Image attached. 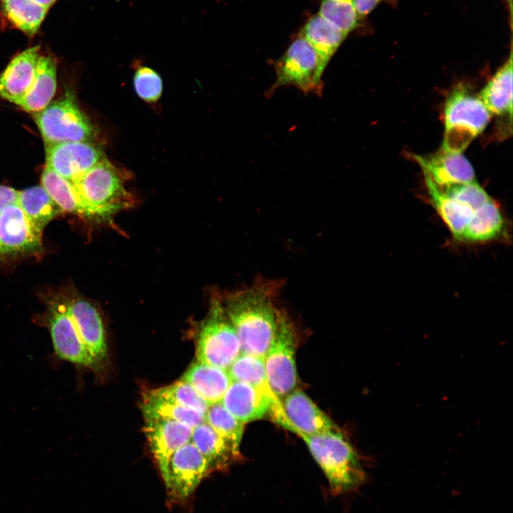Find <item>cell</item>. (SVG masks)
<instances>
[{
    "label": "cell",
    "mask_w": 513,
    "mask_h": 513,
    "mask_svg": "<svg viewBox=\"0 0 513 513\" xmlns=\"http://www.w3.org/2000/svg\"><path fill=\"white\" fill-rule=\"evenodd\" d=\"M281 286L279 280L261 279L222 295L241 353L265 356L280 325L289 316L277 304Z\"/></svg>",
    "instance_id": "6da1fadb"
},
{
    "label": "cell",
    "mask_w": 513,
    "mask_h": 513,
    "mask_svg": "<svg viewBox=\"0 0 513 513\" xmlns=\"http://www.w3.org/2000/svg\"><path fill=\"white\" fill-rule=\"evenodd\" d=\"M299 436L325 474L333 494L353 490L364 481L365 472L358 456L341 430Z\"/></svg>",
    "instance_id": "7a4b0ae2"
},
{
    "label": "cell",
    "mask_w": 513,
    "mask_h": 513,
    "mask_svg": "<svg viewBox=\"0 0 513 513\" xmlns=\"http://www.w3.org/2000/svg\"><path fill=\"white\" fill-rule=\"evenodd\" d=\"M129 178L130 173L116 167L105 156L73 183L98 220H107L135 202L125 187Z\"/></svg>",
    "instance_id": "3957f363"
},
{
    "label": "cell",
    "mask_w": 513,
    "mask_h": 513,
    "mask_svg": "<svg viewBox=\"0 0 513 513\" xmlns=\"http://www.w3.org/2000/svg\"><path fill=\"white\" fill-rule=\"evenodd\" d=\"M492 115L478 95L463 86H457L445 104V133L441 149L462 153L485 129Z\"/></svg>",
    "instance_id": "277c9868"
},
{
    "label": "cell",
    "mask_w": 513,
    "mask_h": 513,
    "mask_svg": "<svg viewBox=\"0 0 513 513\" xmlns=\"http://www.w3.org/2000/svg\"><path fill=\"white\" fill-rule=\"evenodd\" d=\"M43 301L46 310L36 321L48 330L56 357L76 366L98 370L100 364L81 338L63 292L44 296Z\"/></svg>",
    "instance_id": "5b68a950"
},
{
    "label": "cell",
    "mask_w": 513,
    "mask_h": 513,
    "mask_svg": "<svg viewBox=\"0 0 513 513\" xmlns=\"http://www.w3.org/2000/svg\"><path fill=\"white\" fill-rule=\"evenodd\" d=\"M241 354L235 330L224 309L222 295L211 296L209 312L200 326L197 361L227 370Z\"/></svg>",
    "instance_id": "8992f818"
},
{
    "label": "cell",
    "mask_w": 513,
    "mask_h": 513,
    "mask_svg": "<svg viewBox=\"0 0 513 513\" xmlns=\"http://www.w3.org/2000/svg\"><path fill=\"white\" fill-rule=\"evenodd\" d=\"M45 145L70 141L97 142L98 130L71 92L33 113Z\"/></svg>",
    "instance_id": "52a82bcc"
},
{
    "label": "cell",
    "mask_w": 513,
    "mask_h": 513,
    "mask_svg": "<svg viewBox=\"0 0 513 513\" xmlns=\"http://www.w3.org/2000/svg\"><path fill=\"white\" fill-rule=\"evenodd\" d=\"M276 81L269 90L294 86L305 93L322 90L321 76L317 56L309 43L299 35L285 52L274 62Z\"/></svg>",
    "instance_id": "ba28073f"
},
{
    "label": "cell",
    "mask_w": 513,
    "mask_h": 513,
    "mask_svg": "<svg viewBox=\"0 0 513 513\" xmlns=\"http://www.w3.org/2000/svg\"><path fill=\"white\" fill-rule=\"evenodd\" d=\"M296 329L290 317L280 325L265 356L264 364L269 383L280 398L295 390Z\"/></svg>",
    "instance_id": "9c48e42d"
},
{
    "label": "cell",
    "mask_w": 513,
    "mask_h": 513,
    "mask_svg": "<svg viewBox=\"0 0 513 513\" xmlns=\"http://www.w3.org/2000/svg\"><path fill=\"white\" fill-rule=\"evenodd\" d=\"M212 472L208 462L191 440L182 446L170 460L168 478L165 484L171 501H187Z\"/></svg>",
    "instance_id": "30bf717a"
},
{
    "label": "cell",
    "mask_w": 513,
    "mask_h": 513,
    "mask_svg": "<svg viewBox=\"0 0 513 513\" xmlns=\"http://www.w3.org/2000/svg\"><path fill=\"white\" fill-rule=\"evenodd\" d=\"M42 232L16 203L6 206L0 212V257L39 254Z\"/></svg>",
    "instance_id": "8fae6325"
},
{
    "label": "cell",
    "mask_w": 513,
    "mask_h": 513,
    "mask_svg": "<svg viewBox=\"0 0 513 513\" xmlns=\"http://www.w3.org/2000/svg\"><path fill=\"white\" fill-rule=\"evenodd\" d=\"M45 150L46 166L72 182L105 157L97 142L46 144Z\"/></svg>",
    "instance_id": "7c38bea8"
},
{
    "label": "cell",
    "mask_w": 513,
    "mask_h": 513,
    "mask_svg": "<svg viewBox=\"0 0 513 513\" xmlns=\"http://www.w3.org/2000/svg\"><path fill=\"white\" fill-rule=\"evenodd\" d=\"M63 294L81 338L100 365L107 357L108 346L100 312L93 303L74 291H66Z\"/></svg>",
    "instance_id": "4fadbf2b"
},
{
    "label": "cell",
    "mask_w": 513,
    "mask_h": 513,
    "mask_svg": "<svg viewBox=\"0 0 513 513\" xmlns=\"http://www.w3.org/2000/svg\"><path fill=\"white\" fill-rule=\"evenodd\" d=\"M193 428L170 420L145 421L143 432L150 452L165 484L172 455L191 440Z\"/></svg>",
    "instance_id": "5bb4252c"
},
{
    "label": "cell",
    "mask_w": 513,
    "mask_h": 513,
    "mask_svg": "<svg viewBox=\"0 0 513 513\" xmlns=\"http://www.w3.org/2000/svg\"><path fill=\"white\" fill-rule=\"evenodd\" d=\"M227 371L232 381L247 383L263 393L269 400V415L282 428L293 432L294 428L284 413L282 400L271 389L265 372L264 358L241 353Z\"/></svg>",
    "instance_id": "9a60e30c"
},
{
    "label": "cell",
    "mask_w": 513,
    "mask_h": 513,
    "mask_svg": "<svg viewBox=\"0 0 513 513\" xmlns=\"http://www.w3.org/2000/svg\"><path fill=\"white\" fill-rule=\"evenodd\" d=\"M281 400L293 432L296 435H316L340 430L304 391L294 390Z\"/></svg>",
    "instance_id": "2e32d148"
},
{
    "label": "cell",
    "mask_w": 513,
    "mask_h": 513,
    "mask_svg": "<svg viewBox=\"0 0 513 513\" xmlns=\"http://www.w3.org/2000/svg\"><path fill=\"white\" fill-rule=\"evenodd\" d=\"M424 175L440 188L476 180L475 170L469 160L460 152L440 149L429 155H415Z\"/></svg>",
    "instance_id": "e0dca14e"
},
{
    "label": "cell",
    "mask_w": 513,
    "mask_h": 513,
    "mask_svg": "<svg viewBox=\"0 0 513 513\" xmlns=\"http://www.w3.org/2000/svg\"><path fill=\"white\" fill-rule=\"evenodd\" d=\"M40 47L33 46L16 55L0 75V98L14 103L31 86Z\"/></svg>",
    "instance_id": "ac0fdd59"
},
{
    "label": "cell",
    "mask_w": 513,
    "mask_h": 513,
    "mask_svg": "<svg viewBox=\"0 0 513 513\" xmlns=\"http://www.w3.org/2000/svg\"><path fill=\"white\" fill-rule=\"evenodd\" d=\"M220 403L244 424L263 418L269 414L271 408L269 399L263 393L242 381H232Z\"/></svg>",
    "instance_id": "d6986e66"
},
{
    "label": "cell",
    "mask_w": 513,
    "mask_h": 513,
    "mask_svg": "<svg viewBox=\"0 0 513 513\" xmlns=\"http://www.w3.org/2000/svg\"><path fill=\"white\" fill-rule=\"evenodd\" d=\"M56 63L49 56H39L33 80L25 95L14 104L35 113L45 108L56 90Z\"/></svg>",
    "instance_id": "ffe728a7"
},
{
    "label": "cell",
    "mask_w": 513,
    "mask_h": 513,
    "mask_svg": "<svg viewBox=\"0 0 513 513\" xmlns=\"http://www.w3.org/2000/svg\"><path fill=\"white\" fill-rule=\"evenodd\" d=\"M299 35L309 43L316 52L322 74L331 58L347 37L318 14L306 21Z\"/></svg>",
    "instance_id": "44dd1931"
},
{
    "label": "cell",
    "mask_w": 513,
    "mask_h": 513,
    "mask_svg": "<svg viewBox=\"0 0 513 513\" xmlns=\"http://www.w3.org/2000/svg\"><path fill=\"white\" fill-rule=\"evenodd\" d=\"M41 185L63 209L86 219H97L73 183L46 166L41 177Z\"/></svg>",
    "instance_id": "7402d4cb"
},
{
    "label": "cell",
    "mask_w": 513,
    "mask_h": 513,
    "mask_svg": "<svg viewBox=\"0 0 513 513\" xmlns=\"http://www.w3.org/2000/svg\"><path fill=\"white\" fill-rule=\"evenodd\" d=\"M189 383L209 405L220 403L232 382L227 370L196 361L182 379Z\"/></svg>",
    "instance_id": "603a6c76"
},
{
    "label": "cell",
    "mask_w": 513,
    "mask_h": 513,
    "mask_svg": "<svg viewBox=\"0 0 513 513\" xmlns=\"http://www.w3.org/2000/svg\"><path fill=\"white\" fill-rule=\"evenodd\" d=\"M492 115H512V51L478 94Z\"/></svg>",
    "instance_id": "cb8c5ba5"
},
{
    "label": "cell",
    "mask_w": 513,
    "mask_h": 513,
    "mask_svg": "<svg viewBox=\"0 0 513 513\" xmlns=\"http://www.w3.org/2000/svg\"><path fill=\"white\" fill-rule=\"evenodd\" d=\"M191 442L207 460L212 472L222 470L240 458L205 421L193 429Z\"/></svg>",
    "instance_id": "d4e9b609"
},
{
    "label": "cell",
    "mask_w": 513,
    "mask_h": 513,
    "mask_svg": "<svg viewBox=\"0 0 513 513\" xmlns=\"http://www.w3.org/2000/svg\"><path fill=\"white\" fill-rule=\"evenodd\" d=\"M424 177L433 207L453 237L461 240L462 233L475 210L450 198L428 176L424 175Z\"/></svg>",
    "instance_id": "484cf974"
},
{
    "label": "cell",
    "mask_w": 513,
    "mask_h": 513,
    "mask_svg": "<svg viewBox=\"0 0 513 513\" xmlns=\"http://www.w3.org/2000/svg\"><path fill=\"white\" fill-rule=\"evenodd\" d=\"M504 224L500 208L491 199L473 212L461 241L480 242L494 239L501 234Z\"/></svg>",
    "instance_id": "4316f807"
},
{
    "label": "cell",
    "mask_w": 513,
    "mask_h": 513,
    "mask_svg": "<svg viewBox=\"0 0 513 513\" xmlns=\"http://www.w3.org/2000/svg\"><path fill=\"white\" fill-rule=\"evenodd\" d=\"M16 204L42 231L51 220L64 213L41 185L19 191Z\"/></svg>",
    "instance_id": "83f0119b"
},
{
    "label": "cell",
    "mask_w": 513,
    "mask_h": 513,
    "mask_svg": "<svg viewBox=\"0 0 513 513\" xmlns=\"http://www.w3.org/2000/svg\"><path fill=\"white\" fill-rule=\"evenodd\" d=\"M140 407L145 421L170 420L193 429L205 421V414L155 396L149 391L143 394Z\"/></svg>",
    "instance_id": "f1b7e54d"
},
{
    "label": "cell",
    "mask_w": 513,
    "mask_h": 513,
    "mask_svg": "<svg viewBox=\"0 0 513 513\" xmlns=\"http://www.w3.org/2000/svg\"><path fill=\"white\" fill-rule=\"evenodd\" d=\"M1 7L9 23L29 36L36 33L48 10L33 0H1Z\"/></svg>",
    "instance_id": "f546056e"
},
{
    "label": "cell",
    "mask_w": 513,
    "mask_h": 513,
    "mask_svg": "<svg viewBox=\"0 0 513 513\" xmlns=\"http://www.w3.org/2000/svg\"><path fill=\"white\" fill-rule=\"evenodd\" d=\"M205 422L229 445L234 453L241 457L240 444L244 432V423L233 416L221 403L209 406Z\"/></svg>",
    "instance_id": "4dcf8cb0"
},
{
    "label": "cell",
    "mask_w": 513,
    "mask_h": 513,
    "mask_svg": "<svg viewBox=\"0 0 513 513\" xmlns=\"http://www.w3.org/2000/svg\"><path fill=\"white\" fill-rule=\"evenodd\" d=\"M148 391L155 396L203 414H206L209 406L192 385L182 380Z\"/></svg>",
    "instance_id": "1f68e13d"
},
{
    "label": "cell",
    "mask_w": 513,
    "mask_h": 513,
    "mask_svg": "<svg viewBox=\"0 0 513 513\" xmlns=\"http://www.w3.org/2000/svg\"><path fill=\"white\" fill-rule=\"evenodd\" d=\"M318 14L346 36L360 21L354 0H322Z\"/></svg>",
    "instance_id": "d6a6232c"
},
{
    "label": "cell",
    "mask_w": 513,
    "mask_h": 513,
    "mask_svg": "<svg viewBox=\"0 0 513 513\" xmlns=\"http://www.w3.org/2000/svg\"><path fill=\"white\" fill-rule=\"evenodd\" d=\"M440 189L450 198L473 210L492 199L476 180Z\"/></svg>",
    "instance_id": "836d02e7"
},
{
    "label": "cell",
    "mask_w": 513,
    "mask_h": 513,
    "mask_svg": "<svg viewBox=\"0 0 513 513\" xmlns=\"http://www.w3.org/2000/svg\"><path fill=\"white\" fill-rule=\"evenodd\" d=\"M134 87L139 97L147 102H155L161 95L162 83L155 71L147 67H141L135 74Z\"/></svg>",
    "instance_id": "e575fe53"
},
{
    "label": "cell",
    "mask_w": 513,
    "mask_h": 513,
    "mask_svg": "<svg viewBox=\"0 0 513 513\" xmlns=\"http://www.w3.org/2000/svg\"><path fill=\"white\" fill-rule=\"evenodd\" d=\"M358 16L360 20L368 16L377 6L381 3L395 6L398 0H354Z\"/></svg>",
    "instance_id": "d590c367"
},
{
    "label": "cell",
    "mask_w": 513,
    "mask_h": 513,
    "mask_svg": "<svg viewBox=\"0 0 513 513\" xmlns=\"http://www.w3.org/2000/svg\"><path fill=\"white\" fill-rule=\"evenodd\" d=\"M18 192L13 187L0 185V212L6 206L17 202Z\"/></svg>",
    "instance_id": "8d00e7d4"
},
{
    "label": "cell",
    "mask_w": 513,
    "mask_h": 513,
    "mask_svg": "<svg viewBox=\"0 0 513 513\" xmlns=\"http://www.w3.org/2000/svg\"><path fill=\"white\" fill-rule=\"evenodd\" d=\"M37 4H40L41 6L49 9L55 2L56 0H33Z\"/></svg>",
    "instance_id": "74e56055"
}]
</instances>
